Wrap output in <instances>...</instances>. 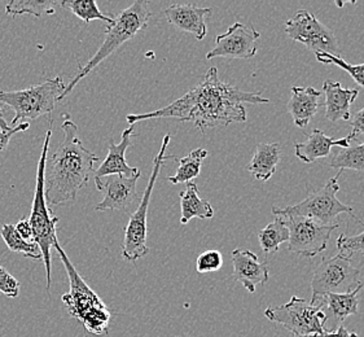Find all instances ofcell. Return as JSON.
<instances>
[{
    "instance_id": "cell-1",
    "label": "cell",
    "mask_w": 364,
    "mask_h": 337,
    "mask_svg": "<svg viewBox=\"0 0 364 337\" xmlns=\"http://www.w3.org/2000/svg\"><path fill=\"white\" fill-rule=\"evenodd\" d=\"M267 97L258 92H245L219 80L218 69L210 68L204 81L192 88L182 97L161 109L143 114H129V125L156 118H176L183 122H192L204 132L206 129L228 126L247 121L244 104L269 103Z\"/></svg>"
},
{
    "instance_id": "cell-2",
    "label": "cell",
    "mask_w": 364,
    "mask_h": 337,
    "mask_svg": "<svg viewBox=\"0 0 364 337\" xmlns=\"http://www.w3.org/2000/svg\"><path fill=\"white\" fill-rule=\"evenodd\" d=\"M64 140L58 149L47 159L44 193L47 204H73L80 192L94 176V165L99 161L95 154L90 152L78 138V127L70 117L61 125Z\"/></svg>"
},
{
    "instance_id": "cell-3",
    "label": "cell",
    "mask_w": 364,
    "mask_h": 337,
    "mask_svg": "<svg viewBox=\"0 0 364 337\" xmlns=\"http://www.w3.org/2000/svg\"><path fill=\"white\" fill-rule=\"evenodd\" d=\"M151 17L152 12L149 11V3L146 0H136L132 6L121 11L107 26L105 39L100 48L91 59L88 60L86 65H80L78 73L75 74V77L69 85H66L65 91L60 97V102L65 99L80 83V80H83L86 75L91 73L96 66L100 65L104 60L108 59L122 44L135 37L139 31L146 29Z\"/></svg>"
},
{
    "instance_id": "cell-4",
    "label": "cell",
    "mask_w": 364,
    "mask_h": 337,
    "mask_svg": "<svg viewBox=\"0 0 364 337\" xmlns=\"http://www.w3.org/2000/svg\"><path fill=\"white\" fill-rule=\"evenodd\" d=\"M52 129L50 127L46 137H44L43 149L41 159L38 161L37 183L34 191V198L31 204V213H30L29 222L33 228V242H37L43 256L44 266H46V279H47V291L51 289V250H53V242L58 240L56 234V225L58 218L52 214V210L48 208L46 193H44V176H46V164L48 159V149L51 143Z\"/></svg>"
},
{
    "instance_id": "cell-5",
    "label": "cell",
    "mask_w": 364,
    "mask_h": 337,
    "mask_svg": "<svg viewBox=\"0 0 364 337\" xmlns=\"http://www.w3.org/2000/svg\"><path fill=\"white\" fill-rule=\"evenodd\" d=\"M168 143H170V134H166L162 139L160 152L154 157V168H152L149 181H148L146 190L143 193V198H140L138 209H136V212L132 213L127 226L124 228L122 257L126 261L136 262L138 260L144 258L149 253V247L146 244V231H148L146 217H148V208L151 204L154 184H156L157 178L160 176L161 170L164 168L165 162L171 160V159L173 160L179 159L176 156H168L166 154Z\"/></svg>"
},
{
    "instance_id": "cell-6",
    "label": "cell",
    "mask_w": 364,
    "mask_h": 337,
    "mask_svg": "<svg viewBox=\"0 0 364 337\" xmlns=\"http://www.w3.org/2000/svg\"><path fill=\"white\" fill-rule=\"evenodd\" d=\"M66 83L61 75L47 80L20 91H0V103L15 112L12 125L22 119H37L50 114L65 91Z\"/></svg>"
},
{
    "instance_id": "cell-7",
    "label": "cell",
    "mask_w": 364,
    "mask_h": 337,
    "mask_svg": "<svg viewBox=\"0 0 364 337\" xmlns=\"http://www.w3.org/2000/svg\"><path fill=\"white\" fill-rule=\"evenodd\" d=\"M341 174H343V170H340L336 176L329 179L321 190L310 193L299 204L285 206V208L274 206L271 212L277 217H293V215L305 217L321 225H332V220H335L336 217H338L343 213H348L350 215H353L354 220L362 223L354 217L353 206L345 205L337 198V192L340 191L338 178Z\"/></svg>"
},
{
    "instance_id": "cell-8",
    "label": "cell",
    "mask_w": 364,
    "mask_h": 337,
    "mask_svg": "<svg viewBox=\"0 0 364 337\" xmlns=\"http://www.w3.org/2000/svg\"><path fill=\"white\" fill-rule=\"evenodd\" d=\"M360 287H363L360 269L354 266L351 256L338 252L336 256L323 258L314 272L313 297L310 302L316 305V302L327 294H350Z\"/></svg>"
},
{
    "instance_id": "cell-9",
    "label": "cell",
    "mask_w": 364,
    "mask_h": 337,
    "mask_svg": "<svg viewBox=\"0 0 364 337\" xmlns=\"http://www.w3.org/2000/svg\"><path fill=\"white\" fill-rule=\"evenodd\" d=\"M324 306L314 305L310 301L293 296L291 301L280 306H269L264 316L271 322L284 326L294 336H319L324 331Z\"/></svg>"
},
{
    "instance_id": "cell-10",
    "label": "cell",
    "mask_w": 364,
    "mask_h": 337,
    "mask_svg": "<svg viewBox=\"0 0 364 337\" xmlns=\"http://www.w3.org/2000/svg\"><path fill=\"white\" fill-rule=\"evenodd\" d=\"M285 33L288 37L305 44L309 50L324 52L340 58V46L333 31L328 29L316 16L306 9H299L294 16L285 22Z\"/></svg>"
},
{
    "instance_id": "cell-11",
    "label": "cell",
    "mask_w": 364,
    "mask_h": 337,
    "mask_svg": "<svg viewBox=\"0 0 364 337\" xmlns=\"http://www.w3.org/2000/svg\"><path fill=\"white\" fill-rule=\"evenodd\" d=\"M289 228L288 250L297 256L314 258L327 250L331 234L338 225H321L305 217H283Z\"/></svg>"
},
{
    "instance_id": "cell-12",
    "label": "cell",
    "mask_w": 364,
    "mask_h": 337,
    "mask_svg": "<svg viewBox=\"0 0 364 337\" xmlns=\"http://www.w3.org/2000/svg\"><path fill=\"white\" fill-rule=\"evenodd\" d=\"M259 38L261 34L252 23L236 21L231 28H228L226 33L217 36L215 47L208 52L206 59H252L258 51Z\"/></svg>"
},
{
    "instance_id": "cell-13",
    "label": "cell",
    "mask_w": 364,
    "mask_h": 337,
    "mask_svg": "<svg viewBox=\"0 0 364 337\" xmlns=\"http://www.w3.org/2000/svg\"><path fill=\"white\" fill-rule=\"evenodd\" d=\"M53 250L58 252L69 277L70 291L63 296V302L65 304L69 314L80 322L83 316L88 314L90 311L95 309L105 308V304L102 302V299L87 286V283L80 277V272L75 270L74 264L66 256L58 240L53 242Z\"/></svg>"
},
{
    "instance_id": "cell-14",
    "label": "cell",
    "mask_w": 364,
    "mask_h": 337,
    "mask_svg": "<svg viewBox=\"0 0 364 337\" xmlns=\"http://www.w3.org/2000/svg\"><path fill=\"white\" fill-rule=\"evenodd\" d=\"M140 174L132 178L122 176H107V181L102 182V190H100L104 195V198L102 203H99L95 206L96 212H104V210L126 212L136 201L140 203L141 198H139L138 191H136V183Z\"/></svg>"
},
{
    "instance_id": "cell-15",
    "label": "cell",
    "mask_w": 364,
    "mask_h": 337,
    "mask_svg": "<svg viewBox=\"0 0 364 337\" xmlns=\"http://www.w3.org/2000/svg\"><path fill=\"white\" fill-rule=\"evenodd\" d=\"M135 125H130L122 132V139L116 144L114 140L110 139L109 149L105 160L102 162L100 168L94 171V179H95L96 188L97 191L102 190V178L109 176H122L126 178L140 174V170L138 168H132L127 161H126V151L129 147H132V137L134 135Z\"/></svg>"
},
{
    "instance_id": "cell-16",
    "label": "cell",
    "mask_w": 364,
    "mask_h": 337,
    "mask_svg": "<svg viewBox=\"0 0 364 337\" xmlns=\"http://www.w3.org/2000/svg\"><path fill=\"white\" fill-rule=\"evenodd\" d=\"M233 278L250 294H255L258 284L264 286L269 279L267 262H261L252 250H235L232 252Z\"/></svg>"
},
{
    "instance_id": "cell-17",
    "label": "cell",
    "mask_w": 364,
    "mask_h": 337,
    "mask_svg": "<svg viewBox=\"0 0 364 337\" xmlns=\"http://www.w3.org/2000/svg\"><path fill=\"white\" fill-rule=\"evenodd\" d=\"M211 8L197 7L195 4H173L164 11V15L176 29L203 41L208 34L206 17L211 15Z\"/></svg>"
},
{
    "instance_id": "cell-18",
    "label": "cell",
    "mask_w": 364,
    "mask_h": 337,
    "mask_svg": "<svg viewBox=\"0 0 364 337\" xmlns=\"http://www.w3.org/2000/svg\"><path fill=\"white\" fill-rule=\"evenodd\" d=\"M354 139H358V137L353 132L341 139H332L326 135V132L315 129L307 137L306 141L294 144V154L301 161L311 164L319 159L328 157L335 146L340 148L349 147L351 146L350 141Z\"/></svg>"
},
{
    "instance_id": "cell-19",
    "label": "cell",
    "mask_w": 364,
    "mask_h": 337,
    "mask_svg": "<svg viewBox=\"0 0 364 337\" xmlns=\"http://www.w3.org/2000/svg\"><path fill=\"white\" fill-rule=\"evenodd\" d=\"M363 287L357 288L355 291L346 294H327L321 300L316 302V305L323 304L326 309V321H324V328L329 324L327 330L336 331L338 327L343 326V322L350 316L358 314V294Z\"/></svg>"
},
{
    "instance_id": "cell-20",
    "label": "cell",
    "mask_w": 364,
    "mask_h": 337,
    "mask_svg": "<svg viewBox=\"0 0 364 337\" xmlns=\"http://www.w3.org/2000/svg\"><path fill=\"white\" fill-rule=\"evenodd\" d=\"M323 92L326 95V117L332 122L340 119L349 121L351 117V104L355 102L359 91L343 88L340 82L327 80L323 83Z\"/></svg>"
},
{
    "instance_id": "cell-21",
    "label": "cell",
    "mask_w": 364,
    "mask_h": 337,
    "mask_svg": "<svg viewBox=\"0 0 364 337\" xmlns=\"http://www.w3.org/2000/svg\"><path fill=\"white\" fill-rule=\"evenodd\" d=\"M321 91L314 87H291V96L288 102V112L291 113L294 125L304 129L315 117L319 109Z\"/></svg>"
},
{
    "instance_id": "cell-22",
    "label": "cell",
    "mask_w": 364,
    "mask_h": 337,
    "mask_svg": "<svg viewBox=\"0 0 364 337\" xmlns=\"http://www.w3.org/2000/svg\"><path fill=\"white\" fill-rule=\"evenodd\" d=\"M282 159V147L279 143H261L255 148V154L247 166L258 181H269L277 173V164Z\"/></svg>"
},
{
    "instance_id": "cell-23",
    "label": "cell",
    "mask_w": 364,
    "mask_h": 337,
    "mask_svg": "<svg viewBox=\"0 0 364 337\" xmlns=\"http://www.w3.org/2000/svg\"><path fill=\"white\" fill-rule=\"evenodd\" d=\"M181 223L187 225L192 218L210 220L214 217V209L208 200L200 198L198 188L193 182L187 183V188L181 192Z\"/></svg>"
},
{
    "instance_id": "cell-24",
    "label": "cell",
    "mask_w": 364,
    "mask_h": 337,
    "mask_svg": "<svg viewBox=\"0 0 364 337\" xmlns=\"http://www.w3.org/2000/svg\"><path fill=\"white\" fill-rule=\"evenodd\" d=\"M289 228L283 217H277L258 234L259 245L264 255L277 253L283 242H289Z\"/></svg>"
},
{
    "instance_id": "cell-25",
    "label": "cell",
    "mask_w": 364,
    "mask_h": 337,
    "mask_svg": "<svg viewBox=\"0 0 364 337\" xmlns=\"http://www.w3.org/2000/svg\"><path fill=\"white\" fill-rule=\"evenodd\" d=\"M206 157H208V151L204 148H197L195 151H192L188 156L179 157L178 159L179 168L176 170L175 176H168V182L173 184L192 182V179L200 176L201 165Z\"/></svg>"
},
{
    "instance_id": "cell-26",
    "label": "cell",
    "mask_w": 364,
    "mask_h": 337,
    "mask_svg": "<svg viewBox=\"0 0 364 337\" xmlns=\"http://www.w3.org/2000/svg\"><path fill=\"white\" fill-rule=\"evenodd\" d=\"M0 235H1L4 242L7 244L9 250L20 253L22 256L31 258L34 261L43 262V256H42V252H41V248L37 242L23 240L18 232L16 231L15 225H3L0 228Z\"/></svg>"
},
{
    "instance_id": "cell-27",
    "label": "cell",
    "mask_w": 364,
    "mask_h": 337,
    "mask_svg": "<svg viewBox=\"0 0 364 337\" xmlns=\"http://www.w3.org/2000/svg\"><path fill=\"white\" fill-rule=\"evenodd\" d=\"M58 1L51 0H12L6 6V14L11 16L31 15L41 17L53 15Z\"/></svg>"
},
{
    "instance_id": "cell-28",
    "label": "cell",
    "mask_w": 364,
    "mask_h": 337,
    "mask_svg": "<svg viewBox=\"0 0 364 337\" xmlns=\"http://www.w3.org/2000/svg\"><path fill=\"white\" fill-rule=\"evenodd\" d=\"M331 168H340V170H364V143L357 146H349L346 148H338L333 157L327 162Z\"/></svg>"
},
{
    "instance_id": "cell-29",
    "label": "cell",
    "mask_w": 364,
    "mask_h": 337,
    "mask_svg": "<svg viewBox=\"0 0 364 337\" xmlns=\"http://www.w3.org/2000/svg\"><path fill=\"white\" fill-rule=\"evenodd\" d=\"M58 4L60 7L66 8L70 12H73L74 15L80 17L85 23L94 20H100L109 25L110 22L113 21L112 17L102 14L97 7L95 0H64V1H58Z\"/></svg>"
},
{
    "instance_id": "cell-30",
    "label": "cell",
    "mask_w": 364,
    "mask_h": 337,
    "mask_svg": "<svg viewBox=\"0 0 364 337\" xmlns=\"http://www.w3.org/2000/svg\"><path fill=\"white\" fill-rule=\"evenodd\" d=\"M85 328L92 335H104L108 332L110 322V311L108 308L95 309L83 316L80 321Z\"/></svg>"
},
{
    "instance_id": "cell-31",
    "label": "cell",
    "mask_w": 364,
    "mask_h": 337,
    "mask_svg": "<svg viewBox=\"0 0 364 337\" xmlns=\"http://www.w3.org/2000/svg\"><path fill=\"white\" fill-rule=\"evenodd\" d=\"M315 56H316V59L321 64H326V65L327 64H333V65L340 66L341 69H343L345 72H348L353 77V80L357 82L359 86L364 87V64L353 65V64H350L348 61H345L343 58H336V56L328 55V53H324V52H316Z\"/></svg>"
},
{
    "instance_id": "cell-32",
    "label": "cell",
    "mask_w": 364,
    "mask_h": 337,
    "mask_svg": "<svg viewBox=\"0 0 364 337\" xmlns=\"http://www.w3.org/2000/svg\"><path fill=\"white\" fill-rule=\"evenodd\" d=\"M222 266H223V256L219 250H205L204 253L197 257L196 270L198 274L218 272Z\"/></svg>"
},
{
    "instance_id": "cell-33",
    "label": "cell",
    "mask_w": 364,
    "mask_h": 337,
    "mask_svg": "<svg viewBox=\"0 0 364 337\" xmlns=\"http://www.w3.org/2000/svg\"><path fill=\"white\" fill-rule=\"evenodd\" d=\"M337 250L340 253L351 256L354 253H363L364 255V231L362 234L355 236H348L341 234L337 239Z\"/></svg>"
},
{
    "instance_id": "cell-34",
    "label": "cell",
    "mask_w": 364,
    "mask_h": 337,
    "mask_svg": "<svg viewBox=\"0 0 364 337\" xmlns=\"http://www.w3.org/2000/svg\"><path fill=\"white\" fill-rule=\"evenodd\" d=\"M20 282L12 277L3 266H0V294L9 299H16L20 294Z\"/></svg>"
},
{
    "instance_id": "cell-35",
    "label": "cell",
    "mask_w": 364,
    "mask_h": 337,
    "mask_svg": "<svg viewBox=\"0 0 364 337\" xmlns=\"http://www.w3.org/2000/svg\"><path fill=\"white\" fill-rule=\"evenodd\" d=\"M29 127L30 125L28 122H22V124H17V125L14 126V127H11L9 130H6V132H1V130H0V152L4 151V149L8 147L9 141H11L12 137H14L15 134L25 132V130H28Z\"/></svg>"
},
{
    "instance_id": "cell-36",
    "label": "cell",
    "mask_w": 364,
    "mask_h": 337,
    "mask_svg": "<svg viewBox=\"0 0 364 337\" xmlns=\"http://www.w3.org/2000/svg\"><path fill=\"white\" fill-rule=\"evenodd\" d=\"M15 228L16 231L18 232V235L21 236L23 240L33 242L34 234H33V228H31V225H30L29 218H22V220H18L17 225H15Z\"/></svg>"
},
{
    "instance_id": "cell-37",
    "label": "cell",
    "mask_w": 364,
    "mask_h": 337,
    "mask_svg": "<svg viewBox=\"0 0 364 337\" xmlns=\"http://www.w3.org/2000/svg\"><path fill=\"white\" fill-rule=\"evenodd\" d=\"M351 126H353V132L355 135H363L364 137V108L358 110L357 113L353 114L351 118Z\"/></svg>"
},
{
    "instance_id": "cell-38",
    "label": "cell",
    "mask_w": 364,
    "mask_h": 337,
    "mask_svg": "<svg viewBox=\"0 0 364 337\" xmlns=\"http://www.w3.org/2000/svg\"><path fill=\"white\" fill-rule=\"evenodd\" d=\"M318 337H359L355 332H350L349 330H346L343 326L338 327L336 331H329L327 328H324V331L321 332V335Z\"/></svg>"
},
{
    "instance_id": "cell-39",
    "label": "cell",
    "mask_w": 364,
    "mask_h": 337,
    "mask_svg": "<svg viewBox=\"0 0 364 337\" xmlns=\"http://www.w3.org/2000/svg\"><path fill=\"white\" fill-rule=\"evenodd\" d=\"M9 129H11V126L8 125L7 121L3 117V112L0 109V130L6 132V130H9Z\"/></svg>"
},
{
    "instance_id": "cell-40",
    "label": "cell",
    "mask_w": 364,
    "mask_h": 337,
    "mask_svg": "<svg viewBox=\"0 0 364 337\" xmlns=\"http://www.w3.org/2000/svg\"><path fill=\"white\" fill-rule=\"evenodd\" d=\"M294 337H318V336H294Z\"/></svg>"
}]
</instances>
